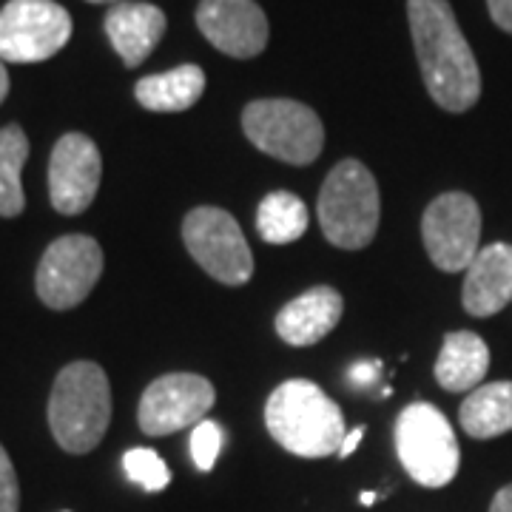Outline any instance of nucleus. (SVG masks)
Instances as JSON below:
<instances>
[{"label": "nucleus", "instance_id": "nucleus-1", "mask_svg": "<svg viewBox=\"0 0 512 512\" xmlns=\"http://www.w3.org/2000/svg\"><path fill=\"white\" fill-rule=\"evenodd\" d=\"M407 18L427 94L450 114L473 109L481 97V72L453 6L447 0H407Z\"/></svg>", "mask_w": 512, "mask_h": 512}, {"label": "nucleus", "instance_id": "nucleus-2", "mask_svg": "<svg viewBox=\"0 0 512 512\" xmlns=\"http://www.w3.org/2000/svg\"><path fill=\"white\" fill-rule=\"evenodd\" d=\"M265 427L288 453L299 458L339 456L345 416L339 404L308 379L282 382L265 404Z\"/></svg>", "mask_w": 512, "mask_h": 512}, {"label": "nucleus", "instance_id": "nucleus-3", "mask_svg": "<svg viewBox=\"0 0 512 512\" xmlns=\"http://www.w3.org/2000/svg\"><path fill=\"white\" fill-rule=\"evenodd\" d=\"M111 421V387L106 370L94 362H72L57 373L49 399V427L57 444L74 453H92Z\"/></svg>", "mask_w": 512, "mask_h": 512}, {"label": "nucleus", "instance_id": "nucleus-4", "mask_svg": "<svg viewBox=\"0 0 512 512\" xmlns=\"http://www.w3.org/2000/svg\"><path fill=\"white\" fill-rule=\"evenodd\" d=\"M379 185L359 160H342L319 191V225L328 242L345 251L367 248L379 231Z\"/></svg>", "mask_w": 512, "mask_h": 512}, {"label": "nucleus", "instance_id": "nucleus-5", "mask_svg": "<svg viewBox=\"0 0 512 512\" xmlns=\"http://www.w3.org/2000/svg\"><path fill=\"white\" fill-rule=\"evenodd\" d=\"M396 453L421 487L439 490L458 476L461 450L453 424L436 404L416 402L404 407L396 419Z\"/></svg>", "mask_w": 512, "mask_h": 512}, {"label": "nucleus", "instance_id": "nucleus-6", "mask_svg": "<svg viewBox=\"0 0 512 512\" xmlns=\"http://www.w3.org/2000/svg\"><path fill=\"white\" fill-rule=\"evenodd\" d=\"M242 128L259 151L291 165H311L325 146L319 114L299 100H254L242 111Z\"/></svg>", "mask_w": 512, "mask_h": 512}, {"label": "nucleus", "instance_id": "nucleus-7", "mask_svg": "<svg viewBox=\"0 0 512 512\" xmlns=\"http://www.w3.org/2000/svg\"><path fill=\"white\" fill-rule=\"evenodd\" d=\"M183 242L202 271L222 285H245L254 276V254L239 222L222 208H194L183 222Z\"/></svg>", "mask_w": 512, "mask_h": 512}, {"label": "nucleus", "instance_id": "nucleus-8", "mask_svg": "<svg viewBox=\"0 0 512 512\" xmlns=\"http://www.w3.org/2000/svg\"><path fill=\"white\" fill-rule=\"evenodd\" d=\"M72 15L55 0H9L0 9V60L43 63L72 37Z\"/></svg>", "mask_w": 512, "mask_h": 512}, {"label": "nucleus", "instance_id": "nucleus-9", "mask_svg": "<svg viewBox=\"0 0 512 512\" xmlns=\"http://www.w3.org/2000/svg\"><path fill=\"white\" fill-rule=\"evenodd\" d=\"M103 274V248L86 234L55 239L37 265V296L52 311L77 308Z\"/></svg>", "mask_w": 512, "mask_h": 512}, {"label": "nucleus", "instance_id": "nucleus-10", "mask_svg": "<svg viewBox=\"0 0 512 512\" xmlns=\"http://www.w3.org/2000/svg\"><path fill=\"white\" fill-rule=\"evenodd\" d=\"M421 237L430 262L458 274L467 271L470 262L481 251V208L478 202L464 191H447L427 205L421 220Z\"/></svg>", "mask_w": 512, "mask_h": 512}, {"label": "nucleus", "instance_id": "nucleus-11", "mask_svg": "<svg viewBox=\"0 0 512 512\" xmlns=\"http://www.w3.org/2000/svg\"><path fill=\"white\" fill-rule=\"evenodd\" d=\"M217 390L197 373H165L148 384L137 421L146 436H171L185 427H197L205 413L214 407Z\"/></svg>", "mask_w": 512, "mask_h": 512}, {"label": "nucleus", "instance_id": "nucleus-12", "mask_svg": "<svg viewBox=\"0 0 512 512\" xmlns=\"http://www.w3.org/2000/svg\"><path fill=\"white\" fill-rule=\"evenodd\" d=\"M103 174L100 148L86 134H63L49 160V197L60 214H83L97 197Z\"/></svg>", "mask_w": 512, "mask_h": 512}, {"label": "nucleus", "instance_id": "nucleus-13", "mask_svg": "<svg viewBox=\"0 0 512 512\" xmlns=\"http://www.w3.org/2000/svg\"><path fill=\"white\" fill-rule=\"evenodd\" d=\"M197 26L222 55L248 60L268 46V18L254 0H202Z\"/></svg>", "mask_w": 512, "mask_h": 512}, {"label": "nucleus", "instance_id": "nucleus-14", "mask_svg": "<svg viewBox=\"0 0 512 512\" xmlns=\"http://www.w3.org/2000/svg\"><path fill=\"white\" fill-rule=\"evenodd\" d=\"M342 311H345L342 293L330 285H316L276 313V333L285 345L311 348L339 325Z\"/></svg>", "mask_w": 512, "mask_h": 512}, {"label": "nucleus", "instance_id": "nucleus-15", "mask_svg": "<svg viewBox=\"0 0 512 512\" xmlns=\"http://www.w3.org/2000/svg\"><path fill=\"white\" fill-rule=\"evenodd\" d=\"M464 274V311L478 319L504 311L512 302V245L493 242L481 248Z\"/></svg>", "mask_w": 512, "mask_h": 512}, {"label": "nucleus", "instance_id": "nucleus-16", "mask_svg": "<svg viewBox=\"0 0 512 512\" xmlns=\"http://www.w3.org/2000/svg\"><path fill=\"white\" fill-rule=\"evenodd\" d=\"M165 12L154 3H114L106 15V35L128 69H137L165 35Z\"/></svg>", "mask_w": 512, "mask_h": 512}, {"label": "nucleus", "instance_id": "nucleus-17", "mask_svg": "<svg viewBox=\"0 0 512 512\" xmlns=\"http://www.w3.org/2000/svg\"><path fill=\"white\" fill-rule=\"evenodd\" d=\"M490 370V348L473 330H453L444 336L439 362H436V382L447 393L476 390Z\"/></svg>", "mask_w": 512, "mask_h": 512}, {"label": "nucleus", "instance_id": "nucleus-18", "mask_svg": "<svg viewBox=\"0 0 512 512\" xmlns=\"http://www.w3.org/2000/svg\"><path fill=\"white\" fill-rule=\"evenodd\" d=\"M202 92H205V72L194 63H185L163 74H148L134 86L137 103L143 109L160 111V114L191 109Z\"/></svg>", "mask_w": 512, "mask_h": 512}, {"label": "nucleus", "instance_id": "nucleus-19", "mask_svg": "<svg viewBox=\"0 0 512 512\" xmlns=\"http://www.w3.org/2000/svg\"><path fill=\"white\" fill-rule=\"evenodd\" d=\"M467 436L495 439L512 430V382H490L476 387L458 410Z\"/></svg>", "mask_w": 512, "mask_h": 512}, {"label": "nucleus", "instance_id": "nucleus-20", "mask_svg": "<svg viewBox=\"0 0 512 512\" xmlns=\"http://www.w3.org/2000/svg\"><path fill=\"white\" fill-rule=\"evenodd\" d=\"M308 208L291 191H271L256 208V231L271 245H288L305 237L308 231Z\"/></svg>", "mask_w": 512, "mask_h": 512}, {"label": "nucleus", "instance_id": "nucleus-21", "mask_svg": "<svg viewBox=\"0 0 512 512\" xmlns=\"http://www.w3.org/2000/svg\"><path fill=\"white\" fill-rule=\"evenodd\" d=\"M29 160V137L20 126L0 128V217H18L26 208L20 171Z\"/></svg>", "mask_w": 512, "mask_h": 512}, {"label": "nucleus", "instance_id": "nucleus-22", "mask_svg": "<svg viewBox=\"0 0 512 512\" xmlns=\"http://www.w3.org/2000/svg\"><path fill=\"white\" fill-rule=\"evenodd\" d=\"M123 470L128 481H134L137 487H143L146 493H160L171 484V473L165 467V461L148 447H134L123 456Z\"/></svg>", "mask_w": 512, "mask_h": 512}, {"label": "nucleus", "instance_id": "nucleus-23", "mask_svg": "<svg viewBox=\"0 0 512 512\" xmlns=\"http://www.w3.org/2000/svg\"><path fill=\"white\" fill-rule=\"evenodd\" d=\"M222 441H225V436H222V427L217 421L205 419L197 427H191V458H194L197 470H202V473L214 470V464L220 458Z\"/></svg>", "mask_w": 512, "mask_h": 512}, {"label": "nucleus", "instance_id": "nucleus-24", "mask_svg": "<svg viewBox=\"0 0 512 512\" xmlns=\"http://www.w3.org/2000/svg\"><path fill=\"white\" fill-rule=\"evenodd\" d=\"M20 507V487L12 458L0 444V512H18Z\"/></svg>", "mask_w": 512, "mask_h": 512}, {"label": "nucleus", "instance_id": "nucleus-25", "mask_svg": "<svg viewBox=\"0 0 512 512\" xmlns=\"http://www.w3.org/2000/svg\"><path fill=\"white\" fill-rule=\"evenodd\" d=\"M379 370H382V362H379V359H373V362H356V365L348 370V384L350 387H356V390H367L370 384L376 382Z\"/></svg>", "mask_w": 512, "mask_h": 512}, {"label": "nucleus", "instance_id": "nucleus-26", "mask_svg": "<svg viewBox=\"0 0 512 512\" xmlns=\"http://www.w3.org/2000/svg\"><path fill=\"white\" fill-rule=\"evenodd\" d=\"M487 9L495 26L512 35V0H487Z\"/></svg>", "mask_w": 512, "mask_h": 512}, {"label": "nucleus", "instance_id": "nucleus-27", "mask_svg": "<svg viewBox=\"0 0 512 512\" xmlns=\"http://www.w3.org/2000/svg\"><path fill=\"white\" fill-rule=\"evenodd\" d=\"M362 436H365V427H362V424H359V427H353L348 436H345V441H342V450H339V458L353 456V450L359 447V441H362Z\"/></svg>", "mask_w": 512, "mask_h": 512}, {"label": "nucleus", "instance_id": "nucleus-28", "mask_svg": "<svg viewBox=\"0 0 512 512\" xmlns=\"http://www.w3.org/2000/svg\"><path fill=\"white\" fill-rule=\"evenodd\" d=\"M490 512H512V484L501 487V490L495 493L493 504H490Z\"/></svg>", "mask_w": 512, "mask_h": 512}, {"label": "nucleus", "instance_id": "nucleus-29", "mask_svg": "<svg viewBox=\"0 0 512 512\" xmlns=\"http://www.w3.org/2000/svg\"><path fill=\"white\" fill-rule=\"evenodd\" d=\"M6 94H9V72H6V66L0 60V103L6 100Z\"/></svg>", "mask_w": 512, "mask_h": 512}, {"label": "nucleus", "instance_id": "nucleus-30", "mask_svg": "<svg viewBox=\"0 0 512 512\" xmlns=\"http://www.w3.org/2000/svg\"><path fill=\"white\" fill-rule=\"evenodd\" d=\"M376 498H379V495H376V493H362V495H359V501H362L365 507H370V504H376Z\"/></svg>", "mask_w": 512, "mask_h": 512}, {"label": "nucleus", "instance_id": "nucleus-31", "mask_svg": "<svg viewBox=\"0 0 512 512\" xmlns=\"http://www.w3.org/2000/svg\"><path fill=\"white\" fill-rule=\"evenodd\" d=\"M89 3H117V0H89Z\"/></svg>", "mask_w": 512, "mask_h": 512}]
</instances>
